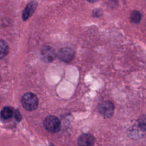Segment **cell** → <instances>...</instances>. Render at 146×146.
I'll use <instances>...</instances> for the list:
<instances>
[{
    "mask_svg": "<svg viewBox=\"0 0 146 146\" xmlns=\"http://www.w3.org/2000/svg\"><path fill=\"white\" fill-rule=\"evenodd\" d=\"M9 46L3 40H0V59L4 58L8 53Z\"/></svg>",
    "mask_w": 146,
    "mask_h": 146,
    "instance_id": "30bf717a",
    "label": "cell"
},
{
    "mask_svg": "<svg viewBox=\"0 0 146 146\" xmlns=\"http://www.w3.org/2000/svg\"><path fill=\"white\" fill-rule=\"evenodd\" d=\"M95 143L94 137L88 133H85L80 135L78 140L79 145L90 146L94 145Z\"/></svg>",
    "mask_w": 146,
    "mask_h": 146,
    "instance_id": "8992f818",
    "label": "cell"
},
{
    "mask_svg": "<svg viewBox=\"0 0 146 146\" xmlns=\"http://www.w3.org/2000/svg\"><path fill=\"white\" fill-rule=\"evenodd\" d=\"M14 115L15 117V119L18 120V121H20L21 120V115L20 114L18 110L15 111L14 112Z\"/></svg>",
    "mask_w": 146,
    "mask_h": 146,
    "instance_id": "4fadbf2b",
    "label": "cell"
},
{
    "mask_svg": "<svg viewBox=\"0 0 146 146\" xmlns=\"http://www.w3.org/2000/svg\"><path fill=\"white\" fill-rule=\"evenodd\" d=\"M45 129L51 133L58 132L61 128V123L59 119L55 116H48L46 117L43 121Z\"/></svg>",
    "mask_w": 146,
    "mask_h": 146,
    "instance_id": "7a4b0ae2",
    "label": "cell"
},
{
    "mask_svg": "<svg viewBox=\"0 0 146 146\" xmlns=\"http://www.w3.org/2000/svg\"><path fill=\"white\" fill-rule=\"evenodd\" d=\"M130 18L132 22L135 23H139L141 19V14L138 11H133L131 14Z\"/></svg>",
    "mask_w": 146,
    "mask_h": 146,
    "instance_id": "8fae6325",
    "label": "cell"
},
{
    "mask_svg": "<svg viewBox=\"0 0 146 146\" xmlns=\"http://www.w3.org/2000/svg\"><path fill=\"white\" fill-rule=\"evenodd\" d=\"M139 125L146 132V114L141 115L138 119Z\"/></svg>",
    "mask_w": 146,
    "mask_h": 146,
    "instance_id": "7c38bea8",
    "label": "cell"
},
{
    "mask_svg": "<svg viewBox=\"0 0 146 146\" xmlns=\"http://www.w3.org/2000/svg\"><path fill=\"white\" fill-rule=\"evenodd\" d=\"M87 1L88 2H95L98 1L99 0H87Z\"/></svg>",
    "mask_w": 146,
    "mask_h": 146,
    "instance_id": "5bb4252c",
    "label": "cell"
},
{
    "mask_svg": "<svg viewBox=\"0 0 146 146\" xmlns=\"http://www.w3.org/2000/svg\"><path fill=\"white\" fill-rule=\"evenodd\" d=\"M0 82H1V76H0Z\"/></svg>",
    "mask_w": 146,
    "mask_h": 146,
    "instance_id": "9a60e30c",
    "label": "cell"
},
{
    "mask_svg": "<svg viewBox=\"0 0 146 146\" xmlns=\"http://www.w3.org/2000/svg\"><path fill=\"white\" fill-rule=\"evenodd\" d=\"M99 112L104 117H111L114 111V105L110 101H104L100 104L98 107Z\"/></svg>",
    "mask_w": 146,
    "mask_h": 146,
    "instance_id": "3957f363",
    "label": "cell"
},
{
    "mask_svg": "<svg viewBox=\"0 0 146 146\" xmlns=\"http://www.w3.org/2000/svg\"><path fill=\"white\" fill-rule=\"evenodd\" d=\"M36 6L37 2L36 1H32L27 5L22 13V19L23 21L27 20L33 14Z\"/></svg>",
    "mask_w": 146,
    "mask_h": 146,
    "instance_id": "52a82bcc",
    "label": "cell"
},
{
    "mask_svg": "<svg viewBox=\"0 0 146 146\" xmlns=\"http://www.w3.org/2000/svg\"><path fill=\"white\" fill-rule=\"evenodd\" d=\"M145 132L138 124L137 126H133L131 128V130L129 131V135L132 138L138 139L141 137L143 135Z\"/></svg>",
    "mask_w": 146,
    "mask_h": 146,
    "instance_id": "ba28073f",
    "label": "cell"
},
{
    "mask_svg": "<svg viewBox=\"0 0 146 146\" xmlns=\"http://www.w3.org/2000/svg\"><path fill=\"white\" fill-rule=\"evenodd\" d=\"M13 113L14 111L13 108L10 107H5L2 110L1 115L3 119L7 120L13 116Z\"/></svg>",
    "mask_w": 146,
    "mask_h": 146,
    "instance_id": "9c48e42d",
    "label": "cell"
},
{
    "mask_svg": "<svg viewBox=\"0 0 146 146\" xmlns=\"http://www.w3.org/2000/svg\"><path fill=\"white\" fill-rule=\"evenodd\" d=\"M75 52L70 47H66L60 49L59 52V59L64 62H70L74 58Z\"/></svg>",
    "mask_w": 146,
    "mask_h": 146,
    "instance_id": "277c9868",
    "label": "cell"
},
{
    "mask_svg": "<svg viewBox=\"0 0 146 146\" xmlns=\"http://www.w3.org/2000/svg\"><path fill=\"white\" fill-rule=\"evenodd\" d=\"M56 52L54 48L50 46L44 47L41 52V57L45 62H51L55 59Z\"/></svg>",
    "mask_w": 146,
    "mask_h": 146,
    "instance_id": "5b68a950",
    "label": "cell"
},
{
    "mask_svg": "<svg viewBox=\"0 0 146 146\" xmlns=\"http://www.w3.org/2000/svg\"><path fill=\"white\" fill-rule=\"evenodd\" d=\"M21 103L24 108L28 111H34L38 106V99L32 92H26L22 97Z\"/></svg>",
    "mask_w": 146,
    "mask_h": 146,
    "instance_id": "6da1fadb",
    "label": "cell"
}]
</instances>
